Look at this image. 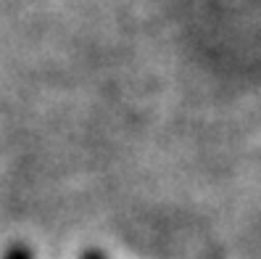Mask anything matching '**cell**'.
Returning <instances> with one entry per match:
<instances>
[{
    "label": "cell",
    "instance_id": "cell-1",
    "mask_svg": "<svg viewBox=\"0 0 261 259\" xmlns=\"http://www.w3.org/2000/svg\"><path fill=\"white\" fill-rule=\"evenodd\" d=\"M3 259H32V251H29L27 246H21V243H16V246H11L3 254Z\"/></svg>",
    "mask_w": 261,
    "mask_h": 259
},
{
    "label": "cell",
    "instance_id": "cell-2",
    "mask_svg": "<svg viewBox=\"0 0 261 259\" xmlns=\"http://www.w3.org/2000/svg\"><path fill=\"white\" fill-rule=\"evenodd\" d=\"M82 259H106L103 254H98V251H85L82 254Z\"/></svg>",
    "mask_w": 261,
    "mask_h": 259
}]
</instances>
